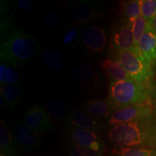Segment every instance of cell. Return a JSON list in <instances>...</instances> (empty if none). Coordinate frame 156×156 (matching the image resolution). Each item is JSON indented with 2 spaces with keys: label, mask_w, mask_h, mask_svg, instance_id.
I'll use <instances>...</instances> for the list:
<instances>
[{
  "label": "cell",
  "mask_w": 156,
  "mask_h": 156,
  "mask_svg": "<svg viewBox=\"0 0 156 156\" xmlns=\"http://www.w3.org/2000/svg\"><path fill=\"white\" fill-rule=\"evenodd\" d=\"M153 28L154 31H155V33L156 34V15L155 17V18L153 20Z\"/></svg>",
  "instance_id": "cell-32"
},
{
  "label": "cell",
  "mask_w": 156,
  "mask_h": 156,
  "mask_svg": "<svg viewBox=\"0 0 156 156\" xmlns=\"http://www.w3.org/2000/svg\"><path fill=\"white\" fill-rule=\"evenodd\" d=\"M81 108L95 117L112 116L119 109L109 97L83 102L81 104Z\"/></svg>",
  "instance_id": "cell-13"
},
{
  "label": "cell",
  "mask_w": 156,
  "mask_h": 156,
  "mask_svg": "<svg viewBox=\"0 0 156 156\" xmlns=\"http://www.w3.org/2000/svg\"><path fill=\"white\" fill-rule=\"evenodd\" d=\"M23 122L36 133H44L53 127L50 115L44 107L34 105L25 112Z\"/></svg>",
  "instance_id": "cell-8"
},
{
  "label": "cell",
  "mask_w": 156,
  "mask_h": 156,
  "mask_svg": "<svg viewBox=\"0 0 156 156\" xmlns=\"http://www.w3.org/2000/svg\"><path fill=\"white\" fill-rule=\"evenodd\" d=\"M73 77L78 89L83 94H92L101 86L100 75L92 64L79 66L74 71Z\"/></svg>",
  "instance_id": "cell-6"
},
{
  "label": "cell",
  "mask_w": 156,
  "mask_h": 156,
  "mask_svg": "<svg viewBox=\"0 0 156 156\" xmlns=\"http://www.w3.org/2000/svg\"><path fill=\"white\" fill-rule=\"evenodd\" d=\"M43 22L46 28L53 29L56 28L60 23V17L54 12H48L44 15Z\"/></svg>",
  "instance_id": "cell-28"
},
{
  "label": "cell",
  "mask_w": 156,
  "mask_h": 156,
  "mask_svg": "<svg viewBox=\"0 0 156 156\" xmlns=\"http://www.w3.org/2000/svg\"><path fill=\"white\" fill-rule=\"evenodd\" d=\"M111 46L115 52L134 50L132 25L122 21L112 30L111 36Z\"/></svg>",
  "instance_id": "cell-9"
},
{
  "label": "cell",
  "mask_w": 156,
  "mask_h": 156,
  "mask_svg": "<svg viewBox=\"0 0 156 156\" xmlns=\"http://www.w3.org/2000/svg\"><path fill=\"white\" fill-rule=\"evenodd\" d=\"M0 106L3 109H8V105H7V101H6L5 96L2 93H0Z\"/></svg>",
  "instance_id": "cell-30"
},
{
  "label": "cell",
  "mask_w": 156,
  "mask_h": 156,
  "mask_svg": "<svg viewBox=\"0 0 156 156\" xmlns=\"http://www.w3.org/2000/svg\"><path fill=\"white\" fill-rule=\"evenodd\" d=\"M115 54L130 79L138 83L150 82L153 75V67L135 51H122Z\"/></svg>",
  "instance_id": "cell-4"
},
{
  "label": "cell",
  "mask_w": 156,
  "mask_h": 156,
  "mask_svg": "<svg viewBox=\"0 0 156 156\" xmlns=\"http://www.w3.org/2000/svg\"><path fill=\"white\" fill-rule=\"evenodd\" d=\"M81 38L84 46L91 53H100L106 47L107 37L101 27H88L82 33Z\"/></svg>",
  "instance_id": "cell-11"
},
{
  "label": "cell",
  "mask_w": 156,
  "mask_h": 156,
  "mask_svg": "<svg viewBox=\"0 0 156 156\" xmlns=\"http://www.w3.org/2000/svg\"><path fill=\"white\" fill-rule=\"evenodd\" d=\"M101 66L108 77L114 80H131L119 62L114 58H105L101 62Z\"/></svg>",
  "instance_id": "cell-16"
},
{
  "label": "cell",
  "mask_w": 156,
  "mask_h": 156,
  "mask_svg": "<svg viewBox=\"0 0 156 156\" xmlns=\"http://www.w3.org/2000/svg\"><path fill=\"white\" fill-rule=\"evenodd\" d=\"M67 150L69 156H103L100 152L87 149L69 141L67 144Z\"/></svg>",
  "instance_id": "cell-27"
},
{
  "label": "cell",
  "mask_w": 156,
  "mask_h": 156,
  "mask_svg": "<svg viewBox=\"0 0 156 156\" xmlns=\"http://www.w3.org/2000/svg\"><path fill=\"white\" fill-rule=\"evenodd\" d=\"M146 27H147V22L142 15L138 17L132 23V30L133 34L134 51L137 50L140 41L145 34Z\"/></svg>",
  "instance_id": "cell-26"
},
{
  "label": "cell",
  "mask_w": 156,
  "mask_h": 156,
  "mask_svg": "<svg viewBox=\"0 0 156 156\" xmlns=\"http://www.w3.org/2000/svg\"><path fill=\"white\" fill-rule=\"evenodd\" d=\"M153 114H155V113L153 103L152 101H147L119 109L109 117L108 123L111 125L116 126Z\"/></svg>",
  "instance_id": "cell-5"
},
{
  "label": "cell",
  "mask_w": 156,
  "mask_h": 156,
  "mask_svg": "<svg viewBox=\"0 0 156 156\" xmlns=\"http://www.w3.org/2000/svg\"><path fill=\"white\" fill-rule=\"evenodd\" d=\"M67 122L75 127L98 132L100 131V125L93 119V116L80 108H75L69 112Z\"/></svg>",
  "instance_id": "cell-15"
},
{
  "label": "cell",
  "mask_w": 156,
  "mask_h": 156,
  "mask_svg": "<svg viewBox=\"0 0 156 156\" xmlns=\"http://www.w3.org/2000/svg\"><path fill=\"white\" fill-rule=\"evenodd\" d=\"M79 25L74 23L64 27L59 36L61 44L68 48L75 47L79 41Z\"/></svg>",
  "instance_id": "cell-20"
},
{
  "label": "cell",
  "mask_w": 156,
  "mask_h": 156,
  "mask_svg": "<svg viewBox=\"0 0 156 156\" xmlns=\"http://www.w3.org/2000/svg\"><path fill=\"white\" fill-rule=\"evenodd\" d=\"M21 77L15 70L2 62L0 64L1 85H20Z\"/></svg>",
  "instance_id": "cell-23"
},
{
  "label": "cell",
  "mask_w": 156,
  "mask_h": 156,
  "mask_svg": "<svg viewBox=\"0 0 156 156\" xmlns=\"http://www.w3.org/2000/svg\"><path fill=\"white\" fill-rule=\"evenodd\" d=\"M151 101H152V103H153V106H156V83L153 85V92H152Z\"/></svg>",
  "instance_id": "cell-31"
},
{
  "label": "cell",
  "mask_w": 156,
  "mask_h": 156,
  "mask_svg": "<svg viewBox=\"0 0 156 156\" xmlns=\"http://www.w3.org/2000/svg\"><path fill=\"white\" fill-rule=\"evenodd\" d=\"M14 4L17 9L23 12H28L34 7V3L30 0H17Z\"/></svg>",
  "instance_id": "cell-29"
},
{
  "label": "cell",
  "mask_w": 156,
  "mask_h": 156,
  "mask_svg": "<svg viewBox=\"0 0 156 156\" xmlns=\"http://www.w3.org/2000/svg\"><path fill=\"white\" fill-rule=\"evenodd\" d=\"M111 156H156V149L116 147L112 150Z\"/></svg>",
  "instance_id": "cell-22"
},
{
  "label": "cell",
  "mask_w": 156,
  "mask_h": 156,
  "mask_svg": "<svg viewBox=\"0 0 156 156\" xmlns=\"http://www.w3.org/2000/svg\"><path fill=\"white\" fill-rule=\"evenodd\" d=\"M45 108L48 114L59 119L66 114V106L61 100L57 98L48 99L45 103Z\"/></svg>",
  "instance_id": "cell-24"
},
{
  "label": "cell",
  "mask_w": 156,
  "mask_h": 156,
  "mask_svg": "<svg viewBox=\"0 0 156 156\" xmlns=\"http://www.w3.org/2000/svg\"><path fill=\"white\" fill-rule=\"evenodd\" d=\"M116 147L156 149V116L113 126L108 134Z\"/></svg>",
  "instance_id": "cell-1"
},
{
  "label": "cell",
  "mask_w": 156,
  "mask_h": 156,
  "mask_svg": "<svg viewBox=\"0 0 156 156\" xmlns=\"http://www.w3.org/2000/svg\"><path fill=\"white\" fill-rule=\"evenodd\" d=\"M140 13L147 24L153 25L156 15V0H140Z\"/></svg>",
  "instance_id": "cell-25"
},
{
  "label": "cell",
  "mask_w": 156,
  "mask_h": 156,
  "mask_svg": "<svg viewBox=\"0 0 156 156\" xmlns=\"http://www.w3.org/2000/svg\"><path fill=\"white\" fill-rule=\"evenodd\" d=\"M13 136L16 142L27 149L38 147L39 139L38 133L29 127L23 122H15L13 125Z\"/></svg>",
  "instance_id": "cell-14"
},
{
  "label": "cell",
  "mask_w": 156,
  "mask_h": 156,
  "mask_svg": "<svg viewBox=\"0 0 156 156\" xmlns=\"http://www.w3.org/2000/svg\"><path fill=\"white\" fill-rule=\"evenodd\" d=\"M11 132L6 126L5 122L1 120L0 123V147L1 151L8 156H15L16 147Z\"/></svg>",
  "instance_id": "cell-19"
},
{
  "label": "cell",
  "mask_w": 156,
  "mask_h": 156,
  "mask_svg": "<svg viewBox=\"0 0 156 156\" xmlns=\"http://www.w3.org/2000/svg\"><path fill=\"white\" fill-rule=\"evenodd\" d=\"M44 64L48 72L57 74L62 71L65 66V59L61 53L54 49H49L45 52Z\"/></svg>",
  "instance_id": "cell-17"
},
{
  "label": "cell",
  "mask_w": 156,
  "mask_h": 156,
  "mask_svg": "<svg viewBox=\"0 0 156 156\" xmlns=\"http://www.w3.org/2000/svg\"><path fill=\"white\" fill-rule=\"evenodd\" d=\"M153 85L150 82L138 83L132 80H112L108 96L119 108L151 101Z\"/></svg>",
  "instance_id": "cell-3"
},
{
  "label": "cell",
  "mask_w": 156,
  "mask_h": 156,
  "mask_svg": "<svg viewBox=\"0 0 156 156\" xmlns=\"http://www.w3.org/2000/svg\"><path fill=\"white\" fill-rule=\"evenodd\" d=\"M135 51L153 67L156 61V34L152 25L147 23L145 34L140 39Z\"/></svg>",
  "instance_id": "cell-12"
},
{
  "label": "cell",
  "mask_w": 156,
  "mask_h": 156,
  "mask_svg": "<svg viewBox=\"0 0 156 156\" xmlns=\"http://www.w3.org/2000/svg\"><path fill=\"white\" fill-rule=\"evenodd\" d=\"M8 105V109L16 107L23 99L25 90L20 85H1V91Z\"/></svg>",
  "instance_id": "cell-18"
},
{
  "label": "cell",
  "mask_w": 156,
  "mask_h": 156,
  "mask_svg": "<svg viewBox=\"0 0 156 156\" xmlns=\"http://www.w3.org/2000/svg\"><path fill=\"white\" fill-rule=\"evenodd\" d=\"M123 21L132 25L134 21L141 15L140 2L138 0L120 2Z\"/></svg>",
  "instance_id": "cell-21"
},
{
  "label": "cell",
  "mask_w": 156,
  "mask_h": 156,
  "mask_svg": "<svg viewBox=\"0 0 156 156\" xmlns=\"http://www.w3.org/2000/svg\"><path fill=\"white\" fill-rule=\"evenodd\" d=\"M0 156H5V155H4L3 154H1V155H0Z\"/></svg>",
  "instance_id": "cell-34"
},
{
  "label": "cell",
  "mask_w": 156,
  "mask_h": 156,
  "mask_svg": "<svg viewBox=\"0 0 156 156\" xmlns=\"http://www.w3.org/2000/svg\"><path fill=\"white\" fill-rule=\"evenodd\" d=\"M70 141L92 151L100 152L103 150V142L101 138L94 132L72 126L68 130Z\"/></svg>",
  "instance_id": "cell-10"
},
{
  "label": "cell",
  "mask_w": 156,
  "mask_h": 156,
  "mask_svg": "<svg viewBox=\"0 0 156 156\" xmlns=\"http://www.w3.org/2000/svg\"><path fill=\"white\" fill-rule=\"evenodd\" d=\"M38 41L30 35L14 30L2 41V62L15 66L25 65L36 57L39 51Z\"/></svg>",
  "instance_id": "cell-2"
},
{
  "label": "cell",
  "mask_w": 156,
  "mask_h": 156,
  "mask_svg": "<svg viewBox=\"0 0 156 156\" xmlns=\"http://www.w3.org/2000/svg\"><path fill=\"white\" fill-rule=\"evenodd\" d=\"M101 6L95 2L81 0L73 2L69 9L73 23L81 25L98 19L102 15Z\"/></svg>",
  "instance_id": "cell-7"
},
{
  "label": "cell",
  "mask_w": 156,
  "mask_h": 156,
  "mask_svg": "<svg viewBox=\"0 0 156 156\" xmlns=\"http://www.w3.org/2000/svg\"><path fill=\"white\" fill-rule=\"evenodd\" d=\"M153 66H154V67H155V74H156V61L155 62V63H154V64H153Z\"/></svg>",
  "instance_id": "cell-33"
}]
</instances>
